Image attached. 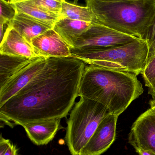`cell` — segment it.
<instances>
[{
	"instance_id": "cell-4",
	"label": "cell",
	"mask_w": 155,
	"mask_h": 155,
	"mask_svg": "<svg viewBox=\"0 0 155 155\" xmlns=\"http://www.w3.org/2000/svg\"><path fill=\"white\" fill-rule=\"evenodd\" d=\"M72 57L88 64L133 74L142 73L148 57L146 41L137 39L127 44L107 48H70Z\"/></svg>"
},
{
	"instance_id": "cell-9",
	"label": "cell",
	"mask_w": 155,
	"mask_h": 155,
	"mask_svg": "<svg viewBox=\"0 0 155 155\" xmlns=\"http://www.w3.org/2000/svg\"><path fill=\"white\" fill-rule=\"evenodd\" d=\"M32 45L37 57L46 59L72 57L70 46L53 28L35 38Z\"/></svg>"
},
{
	"instance_id": "cell-2",
	"label": "cell",
	"mask_w": 155,
	"mask_h": 155,
	"mask_svg": "<svg viewBox=\"0 0 155 155\" xmlns=\"http://www.w3.org/2000/svg\"><path fill=\"white\" fill-rule=\"evenodd\" d=\"M136 76L89 64L81 78L78 95L103 104L110 114L119 117L143 93Z\"/></svg>"
},
{
	"instance_id": "cell-25",
	"label": "cell",
	"mask_w": 155,
	"mask_h": 155,
	"mask_svg": "<svg viewBox=\"0 0 155 155\" xmlns=\"http://www.w3.org/2000/svg\"><path fill=\"white\" fill-rule=\"evenodd\" d=\"M148 94L152 96L153 99H155V84L152 87L148 88Z\"/></svg>"
},
{
	"instance_id": "cell-11",
	"label": "cell",
	"mask_w": 155,
	"mask_h": 155,
	"mask_svg": "<svg viewBox=\"0 0 155 155\" xmlns=\"http://www.w3.org/2000/svg\"><path fill=\"white\" fill-rule=\"evenodd\" d=\"M61 119H52L25 124L22 126L27 136L34 144L45 145L53 139L62 128Z\"/></svg>"
},
{
	"instance_id": "cell-16",
	"label": "cell",
	"mask_w": 155,
	"mask_h": 155,
	"mask_svg": "<svg viewBox=\"0 0 155 155\" xmlns=\"http://www.w3.org/2000/svg\"><path fill=\"white\" fill-rule=\"evenodd\" d=\"M13 3L17 13L25 14L53 27L56 23L61 18V15L44 10L34 4L30 0Z\"/></svg>"
},
{
	"instance_id": "cell-5",
	"label": "cell",
	"mask_w": 155,
	"mask_h": 155,
	"mask_svg": "<svg viewBox=\"0 0 155 155\" xmlns=\"http://www.w3.org/2000/svg\"><path fill=\"white\" fill-rule=\"evenodd\" d=\"M111 114L101 103L80 97L67 121L65 140L72 155H79L102 120Z\"/></svg>"
},
{
	"instance_id": "cell-21",
	"label": "cell",
	"mask_w": 155,
	"mask_h": 155,
	"mask_svg": "<svg viewBox=\"0 0 155 155\" xmlns=\"http://www.w3.org/2000/svg\"><path fill=\"white\" fill-rule=\"evenodd\" d=\"M144 40L146 41L148 44L149 52H150L155 47V5L154 14L147 29Z\"/></svg>"
},
{
	"instance_id": "cell-8",
	"label": "cell",
	"mask_w": 155,
	"mask_h": 155,
	"mask_svg": "<svg viewBox=\"0 0 155 155\" xmlns=\"http://www.w3.org/2000/svg\"><path fill=\"white\" fill-rule=\"evenodd\" d=\"M118 118L112 114L106 117L79 155H101L107 151L115 140Z\"/></svg>"
},
{
	"instance_id": "cell-3",
	"label": "cell",
	"mask_w": 155,
	"mask_h": 155,
	"mask_svg": "<svg viewBox=\"0 0 155 155\" xmlns=\"http://www.w3.org/2000/svg\"><path fill=\"white\" fill-rule=\"evenodd\" d=\"M91 8L93 23L144 40L155 12L154 0L106 2L86 0Z\"/></svg>"
},
{
	"instance_id": "cell-20",
	"label": "cell",
	"mask_w": 155,
	"mask_h": 155,
	"mask_svg": "<svg viewBox=\"0 0 155 155\" xmlns=\"http://www.w3.org/2000/svg\"><path fill=\"white\" fill-rule=\"evenodd\" d=\"M17 13L13 3L6 0H0V20L11 22Z\"/></svg>"
},
{
	"instance_id": "cell-15",
	"label": "cell",
	"mask_w": 155,
	"mask_h": 155,
	"mask_svg": "<svg viewBox=\"0 0 155 155\" xmlns=\"http://www.w3.org/2000/svg\"><path fill=\"white\" fill-rule=\"evenodd\" d=\"M36 58L30 59L0 54V88Z\"/></svg>"
},
{
	"instance_id": "cell-6",
	"label": "cell",
	"mask_w": 155,
	"mask_h": 155,
	"mask_svg": "<svg viewBox=\"0 0 155 155\" xmlns=\"http://www.w3.org/2000/svg\"><path fill=\"white\" fill-rule=\"evenodd\" d=\"M139 38L99 24L92 23L90 28L75 43L73 48H111L127 44Z\"/></svg>"
},
{
	"instance_id": "cell-19",
	"label": "cell",
	"mask_w": 155,
	"mask_h": 155,
	"mask_svg": "<svg viewBox=\"0 0 155 155\" xmlns=\"http://www.w3.org/2000/svg\"><path fill=\"white\" fill-rule=\"evenodd\" d=\"M142 76L146 86L152 87L155 84V54L147 59L144 69L142 71Z\"/></svg>"
},
{
	"instance_id": "cell-28",
	"label": "cell",
	"mask_w": 155,
	"mask_h": 155,
	"mask_svg": "<svg viewBox=\"0 0 155 155\" xmlns=\"http://www.w3.org/2000/svg\"><path fill=\"white\" fill-rule=\"evenodd\" d=\"M154 1H155V0H154Z\"/></svg>"
},
{
	"instance_id": "cell-18",
	"label": "cell",
	"mask_w": 155,
	"mask_h": 155,
	"mask_svg": "<svg viewBox=\"0 0 155 155\" xmlns=\"http://www.w3.org/2000/svg\"><path fill=\"white\" fill-rule=\"evenodd\" d=\"M34 4L42 9L61 15L62 5L65 0H30Z\"/></svg>"
},
{
	"instance_id": "cell-10",
	"label": "cell",
	"mask_w": 155,
	"mask_h": 155,
	"mask_svg": "<svg viewBox=\"0 0 155 155\" xmlns=\"http://www.w3.org/2000/svg\"><path fill=\"white\" fill-rule=\"evenodd\" d=\"M47 59L38 57L0 88V107L23 88L44 67Z\"/></svg>"
},
{
	"instance_id": "cell-1",
	"label": "cell",
	"mask_w": 155,
	"mask_h": 155,
	"mask_svg": "<svg viewBox=\"0 0 155 155\" xmlns=\"http://www.w3.org/2000/svg\"><path fill=\"white\" fill-rule=\"evenodd\" d=\"M86 66L74 57L47 59L35 77L0 107L1 122L13 127L66 117L79 96Z\"/></svg>"
},
{
	"instance_id": "cell-26",
	"label": "cell",
	"mask_w": 155,
	"mask_h": 155,
	"mask_svg": "<svg viewBox=\"0 0 155 155\" xmlns=\"http://www.w3.org/2000/svg\"><path fill=\"white\" fill-rule=\"evenodd\" d=\"M149 104L150 106V109L153 112L155 113V99H153L151 100L149 102Z\"/></svg>"
},
{
	"instance_id": "cell-24",
	"label": "cell",
	"mask_w": 155,
	"mask_h": 155,
	"mask_svg": "<svg viewBox=\"0 0 155 155\" xmlns=\"http://www.w3.org/2000/svg\"><path fill=\"white\" fill-rule=\"evenodd\" d=\"M101 2H133V1H141V0H98Z\"/></svg>"
},
{
	"instance_id": "cell-22",
	"label": "cell",
	"mask_w": 155,
	"mask_h": 155,
	"mask_svg": "<svg viewBox=\"0 0 155 155\" xmlns=\"http://www.w3.org/2000/svg\"><path fill=\"white\" fill-rule=\"evenodd\" d=\"M18 151V148L16 146L12 143L4 155H19Z\"/></svg>"
},
{
	"instance_id": "cell-14",
	"label": "cell",
	"mask_w": 155,
	"mask_h": 155,
	"mask_svg": "<svg viewBox=\"0 0 155 155\" xmlns=\"http://www.w3.org/2000/svg\"><path fill=\"white\" fill-rule=\"evenodd\" d=\"M92 24L68 18H61L56 23L53 29L70 48H73L77 39L90 28Z\"/></svg>"
},
{
	"instance_id": "cell-7",
	"label": "cell",
	"mask_w": 155,
	"mask_h": 155,
	"mask_svg": "<svg viewBox=\"0 0 155 155\" xmlns=\"http://www.w3.org/2000/svg\"><path fill=\"white\" fill-rule=\"evenodd\" d=\"M128 141L135 150L141 149L155 153V113L150 108L133 124Z\"/></svg>"
},
{
	"instance_id": "cell-12",
	"label": "cell",
	"mask_w": 155,
	"mask_h": 155,
	"mask_svg": "<svg viewBox=\"0 0 155 155\" xmlns=\"http://www.w3.org/2000/svg\"><path fill=\"white\" fill-rule=\"evenodd\" d=\"M0 54L34 59L37 57L32 44L11 27L0 43Z\"/></svg>"
},
{
	"instance_id": "cell-27",
	"label": "cell",
	"mask_w": 155,
	"mask_h": 155,
	"mask_svg": "<svg viewBox=\"0 0 155 155\" xmlns=\"http://www.w3.org/2000/svg\"><path fill=\"white\" fill-rule=\"evenodd\" d=\"M10 2L14 3L18 2H24V1H28V0H6Z\"/></svg>"
},
{
	"instance_id": "cell-17",
	"label": "cell",
	"mask_w": 155,
	"mask_h": 155,
	"mask_svg": "<svg viewBox=\"0 0 155 155\" xmlns=\"http://www.w3.org/2000/svg\"><path fill=\"white\" fill-rule=\"evenodd\" d=\"M61 15V18L90 23H93L94 19L93 12L89 6H79L68 2L66 0L62 5Z\"/></svg>"
},
{
	"instance_id": "cell-13",
	"label": "cell",
	"mask_w": 155,
	"mask_h": 155,
	"mask_svg": "<svg viewBox=\"0 0 155 155\" xmlns=\"http://www.w3.org/2000/svg\"><path fill=\"white\" fill-rule=\"evenodd\" d=\"M11 26L31 44L35 38L53 28L51 25L22 13H17L11 22Z\"/></svg>"
},
{
	"instance_id": "cell-23",
	"label": "cell",
	"mask_w": 155,
	"mask_h": 155,
	"mask_svg": "<svg viewBox=\"0 0 155 155\" xmlns=\"http://www.w3.org/2000/svg\"><path fill=\"white\" fill-rule=\"evenodd\" d=\"M138 155H155V153L149 151L143 150L141 149H137L136 150Z\"/></svg>"
}]
</instances>
